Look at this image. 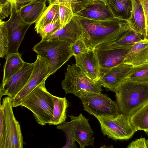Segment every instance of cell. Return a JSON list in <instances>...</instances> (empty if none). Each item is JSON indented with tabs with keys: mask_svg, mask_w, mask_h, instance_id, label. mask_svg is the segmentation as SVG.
Listing matches in <instances>:
<instances>
[{
	"mask_svg": "<svg viewBox=\"0 0 148 148\" xmlns=\"http://www.w3.org/2000/svg\"><path fill=\"white\" fill-rule=\"evenodd\" d=\"M82 28V38L87 47L94 49L98 45L122 34L131 28L128 22L116 18L95 20L77 16Z\"/></svg>",
	"mask_w": 148,
	"mask_h": 148,
	"instance_id": "1",
	"label": "cell"
},
{
	"mask_svg": "<svg viewBox=\"0 0 148 148\" xmlns=\"http://www.w3.org/2000/svg\"><path fill=\"white\" fill-rule=\"evenodd\" d=\"M119 114L130 116L148 103V82L126 78L114 89Z\"/></svg>",
	"mask_w": 148,
	"mask_h": 148,
	"instance_id": "2",
	"label": "cell"
},
{
	"mask_svg": "<svg viewBox=\"0 0 148 148\" xmlns=\"http://www.w3.org/2000/svg\"><path fill=\"white\" fill-rule=\"evenodd\" d=\"M44 82L36 87L22 101L20 106L25 107L33 113L38 124L48 123L53 116L54 95L46 89Z\"/></svg>",
	"mask_w": 148,
	"mask_h": 148,
	"instance_id": "3",
	"label": "cell"
},
{
	"mask_svg": "<svg viewBox=\"0 0 148 148\" xmlns=\"http://www.w3.org/2000/svg\"><path fill=\"white\" fill-rule=\"evenodd\" d=\"M33 50L37 55L47 59L51 64V75L54 74L73 56L70 45L58 40L42 39Z\"/></svg>",
	"mask_w": 148,
	"mask_h": 148,
	"instance_id": "4",
	"label": "cell"
},
{
	"mask_svg": "<svg viewBox=\"0 0 148 148\" xmlns=\"http://www.w3.org/2000/svg\"><path fill=\"white\" fill-rule=\"evenodd\" d=\"M62 88L66 94L72 93L80 98L83 94L103 91L99 82L89 77L76 64L68 65Z\"/></svg>",
	"mask_w": 148,
	"mask_h": 148,
	"instance_id": "5",
	"label": "cell"
},
{
	"mask_svg": "<svg viewBox=\"0 0 148 148\" xmlns=\"http://www.w3.org/2000/svg\"><path fill=\"white\" fill-rule=\"evenodd\" d=\"M84 110L96 118L102 116L114 117L119 114L116 102L100 92H90L80 97Z\"/></svg>",
	"mask_w": 148,
	"mask_h": 148,
	"instance_id": "6",
	"label": "cell"
},
{
	"mask_svg": "<svg viewBox=\"0 0 148 148\" xmlns=\"http://www.w3.org/2000/svg\"><path fill=\"white\" fill-rule=\"evenodd\" d=\"M104 135L114 140H127L137 130L131 123L130 118L119 114L114 117L100 116L97 118Z\"/></svg>",
	"mask_w": 148,
	"mask_h": 148,
	"instance_id": "7",
	"label": "cell"
},
{
	"mask_svg": "<svg viewBox=\"0 0 148 148\" xmlns=\"http://www.w3.org/2000/svg\"><path fill=\"white\" fill-rule=\"evenodd\" d=\"M32 74L27 84L12 99L13 107L20 106L24 98L36 87L45 82L51 75V64L45 58L37 55Z\"/></svg>",
	"mask_w": 148,
	"mask_h": 148,
	"instance_id": "8",
	"label": "cell"
},
{
	"mask_svg": "<svg viewBox=\"0 0 148 148\" xmlns=\"http://www.w3.org/2000/svg\"><path fill=\"white\" fill-rule=\"evenodd\" d=\"M0 106L3 109L5 126L4 148H23V138L20 125L13 113L12 99L8 96L3 98Z\"/></svg>",
	"mask_w": 148,
	"mask_h": 148,
	"instance_id": "9",
	"label": "cell"
},
{
	"mask_svg": "<svg viewBox=\"0 0 148 148\" xmlns=\"http://www.w3.org/2000/svg\"><path fill=\"white\" fill-rule=\"evenodd\" d=\"M11 3V9L10 17L8 21H5L9 37L7 54L18 52L24 36L31 25L25 22L20 17L16 1Z\"/></svg>",
	"mask_w": 148,
	"mask_h": 148,
	"instance_id": "10",
	"label": "cell"
},
{
	"mask_svg": "<svg viewBox=\"0 0 148 148\" xmlns=\"http://www.w3.org/2000/svg\"><path fill=\"white\" fill-rule=\"evenodd\" d=\"M34 63L25 62L21 69L1 85L0 99L3 95L13 99L27 83L32 74Z\"/></svg>",
	"mask_w": 148,
	"mask_h": 148,
	"instance_id": "11",
	"label": "cell"
},
{
	"mask_svg": "<svg viewBox=\"0 0 148 148\" xmlns=\"http://www.w3.org/2000/svg\"><path fill=\"white\" fill-rule=\"evenodd\" d=\"M133 45L104 49H95L101 74L114 67L124 63L125 58Z\"/></svg>",
	"mask_w": 148,
	"mask_h": 148,
	"instance_id": "12",
	"label": "cell"
},
{
	"mask_svg": "<svg viewBox=\"0 0 148 148\" xmlns=\"http://www.w3.org/2000/svg\"><path fill=\"white\" fill-rule=\"evenodd\" d=\"M75 132V140L80 148H84L89 145L93 146L95 138L94 132L90 126L89 120L82 114L77 116L70 115Z\"/></svg>",
	"mask_w": 148,
	"mask_h": 148,
	"instance_id": "13",
	"label": "cell"
},
{
	"mask_svg": "<svg viewBox=\"0 0 148 148\" xmlns=\"http://www.w3.org/2000/svg\"><path fill=\"white\" fill-rule=\"evenodd\" d=\"M45 0H16L19 14L25 23H35L47 8Z\"/></svg>",
	"mask_w": 148,
	"mask_h": 148,
	"instance_id": "14",
	"label": "cell"
},
{
	"mask_svg": "<svg viewBox=\"0 0 148 148\" xmlns=\"http://www.w3.org/2000/svg\"><path fill=\"white\" fill-rule=\"evenodd\" d=\"M133 67L125 63L114 67L102 73L99 82L101 86L114 92L116 88L127 78Z\"/></svg>",
	"mask_w": 148,
	"mask_h": 148,
	"instance_id": "15",
	"label": "cell"
},
{
	"mask_svg": "<svg viewBox=\"0 0 148 148\" xmlns=\"http://www.w3.org/2000/svg\"><path fill=\"white\" fill-rule=\"evenodd\" d=\"M76 64L89 77L99 82L101 76L98 60L94 49L75 56Z\"/></svg>",
	"mask_w": 148,
	"mask_h": 148,
	"instance_id": "16",
	"label": "cell"
},
{
	"mask_svg": "<svg viewBox=\"0 0 148 148\" xmlns=\"http://www.w3.org/2000/svg\"><path fill=\"white\" fill-rule=\"evenodd\" d=\"M83 30L77 17L74 16L65 27L42 39L58 40L66 41L70 46L82 38Z\"/></svg>",
	"mask_w": 148,
	"mask_h": 148,
	"instance_id": "17",
	"label": "cell"
},
{
	"mask_svg": "<svg viewBox=\"0 0 148 148\" xmlns=\"http://www.w3.org/2000/svg\"><path fill=\"white\" fill-rule=\"evenodd\" d=\"M75 16L95 20H105L114 18L107 4L99 0H94Z\"/></svg>",
	"mask_w": 148,
	"mask_h": 148,
	"instance_id": "18",
	"label": "cell"
},
{
	"mask_svg": "<svg viewBox=\"0 0 148 148\" xmlns=\"http://www.w3.org/2000/svg\"><path fill=\"white\" fill-rule=\"evenodd\" d=\"M124 63L133 66L148 63V39L135 43L127 54Z\"/></svg>",
	"mask_w": 148,
	"mask_h": 148,
	"instance_id": "19",
	"label": "cell"
},
{
	"mask_svg": "<svg viewBox=\"0 0 148 148\" xmlns=\"http://www.w3.org/2000/svg\"><path fill=\"white\" fill-rule=\"evenodd\" d=\"M133 11L128 21L130 27L147 38L146 19L142 5L139 0H133Z\"/></svg>",
	"mask_w": 148,
	"mask_h": 148,
	"instance_id": "20",
	"label": "cell"
},
{
	"mask_svg": "<svg viewBox=\"0 0 148 148\" xmlns=\"http://www.w3.org/2000/svg\"><path fill=\"white\" fill-rule=\"evenodd\" d=\"M106 3L115 18L130 20L133 11V0H108Z\"/></svg>",
	"mask_w": 148,
	"mask_h": 148,
	"instance_id": "21",
	"label": "cell"
},
{
	"mask_svg": "<svg viewBox=\"0 0 148 148\" xmlns=\"http://www.w3.org/2000/svg\"><path fill=\"white\" fill-rule=\"evenodd\" d=\"M5 59L2 84L19 71L25 63L22 58L21 54L18 52L7 54Z\"/></svg>",
	"mask_w": 148,
	"mask_h": 148,
	"instance_id": "22",
	"label": "cell"
},
{
	"mask_svg": "<svg viewBox=\"0 0 148 148\" xmlns=\"http://www.w3.org/2000/svg\"><path fill=\"white\" fill-rule=\"evenodd\" d=\"M58 21H59L58 5L54 4L49 5L35 22V31L37 33L46 25Z\"/></svg>",
	"mask_w": 148,
	"mask_h": 148,
	"instance_id": "23",
	"label": "cell"
},
{
	"mask_svg": "<svg viewBox=\"0 0 148 148\" xmlns=\"http://www.w3.org/2000/svg\"><path fill=\"white\" fill-rule=\"evenodd\" d=\"M54 108L52 119L48 123L50 125L61 124L66 120L68 103L65 97L53 96Z\"/></svg>",
	"mask_w": 148,
	"mask_h": 148,
	"instance_id": "24",
	"label": "cell"
},
{
	"mask_svg": "<svg viewBox=\"0 0 148 148\" xmlns=\"http://www.w3.org/2000/svg\"><path fill=\"white\" fill-rule=\"evenodd\" d=\"M132 124L137 130L148 133V103L136 112L130 117Z\"/></svg>",
	"mask_w": 148,
	"mask_h": 148,
	"instance_id": "25",
	"label": "cell"
},
{
	"mask_svg": "<svg viewBox=\"0 0 148 148\" xmlns=\"http://www.w3.org/2000/svg\"><path fill=\"white\" fill-rule=\"evenodd\" d=\"M58 4L59 6V21L61 29L69 23L75 16L70 2H63Z\"/></svg>",
	"mask_w": 148,
	"mask_h": 148,
	"instance_id": "26",
	"label": "cell"
},
{
	"mask_svg": "<svg viewBox=\"0 0 148 148\" xmlns=\"http://www.w3.org/2000/svg\"><path fill=\"white\" fill-rule=\"evenodd\" d=\"M127 78L136 81L148 82V63L133 66Z\"/></svg>",
	"mask_w": 148,
	"mask_h": 148,
	"instance_id": "27",
	"label": "cell"
},
{
	"mask_svg": "<svg viewBox=\"0 0 148 148\" xmlns=\"http://www.w3.org/2000/svg\"><path fill=\"white\" fill-rule=\"evenodd\" d=\"M57 128L62 130L66 137V144L62 148H77L75 143V132L71 121L59 125L57 127Z\"/></svg>",
	"mask_w": 148,
	"mask_h": 148,
	"instance_id": "28",
	"label": "cell"
},
{
	"mask_svg": "<svg viewBox=\"0 0 148 148\" xmlns=\"http://www.w3.org/2000/svg\"><path fill=\"white\" fill-rule=\"evenodd\" d=\"M0 21V57L3 58L8 53L9 37L5 21L1 20Z\"/></svg>",
	"mask_w": 148,
	"mask_h": 148,
	"instance_id": "29",
	"label": "cell"
},
{
	"mask_svg": "<svg viewBox=\"0 0 148 148\" xmlns=\"http://www.w3.org/2000/svg\"><path fill=\"white\" fill-rule=\"evenodd\" d=\"M94 0H47L49 5L58 4L69 2L71 3L72 10L75 15L86 8Z\"/></svg>",
	"mask_w": 148,
	"mask_h": 148,
	"instance_id": "30",
	"label": "cell"
},
{
	"mask_svg": "<svg viewBox=\"0 0 148 148\" xmlns=\"http://www.w3.org/2000/svg\"><path fill=\"white\" fill-rule=\"evenodd\" d=\"M60 29V21H58L46 25L41 28L37 33L40 34L42 39Z\"/></svg>",
	"mask_w": 148,
	"mask_h": 148,
	"instance_id": "31",
	"label": "cell"
},
{
	"mask_svg": "<svg viewBox=\"0 0 148 148\" xmlns=\"http://www.w3.org/2000/svg\"><path fill=\"white\" fill-rule=\"evenodd\" d=\"M70 46L72 53L74 56L86 52L89 49L82 38L78 39Z\"/></svg>",
	"mask_w": 148,
	"mask_h": 148,
	"instance_id": "32",
	"label": "cell"
},
{
	"mask_svg": "<svg viewBox=\"0 0 148 148\" xmlns=\"http://www.w3.org/2000/svg\"><path fill=\"white\" fill-rule=\"evenodd\" d=\"M0 148H4L6 138V129L3 109L0 106Z\"/></svg>",
	"mask_w": 148,
	"mask_h": 148,
	"instance_id": "33",
	"label": "cell"
},
{
	"mask_svg": "<svg viewBox=\"0 0 148 148\" xmlns=\"http://www.w3.org/2000/svg\"><path fill=\"white\" fill-rule=\"evenodd\" d=\"M11 2L5 0L0 1V18L3 20L8 17L11 13Z\"/></svg>",
	"mask_w": 148,
	"mask_h": 148,
	"instance_id": "34",
	"label": "cell"
},
{
	"mask_svg": "<svg viewBox=\"0 0 148 148\" xmlns=\"http://www.w3.org/2000/svg\"><path fill=\"white\" fill-rule=\"evenodd\" d=\"M127 148H148L146 140L145 138H141L132 142L127 147Z\"/></svg>",
	"mask_w": 148,
	"mask_h": 148,
	"instance_id": "35",
	"label": "cell"
},
{
	"mask_svg": "<svg viewBox=\"0 0 148 148\" xmlns=\"http://www.w3.org/2000/svg\"><path fill=\"white\" fill-rule=\"evenodd\" d=\"M139 1L142 5L145 16L147 28V38L148 39V0Z\"/></svg>",
	"mask_w": 148,
	"mask_h": 148,
	"instance_id": "36",
	"label": "cell"
},
{
	"mask_svg": "<svg viewBox=\"0 0 148 148\" xmlns=\"http://www.w3.org/2000/svg\"><path fill=\"white\" fill-rule=\"evenodd\" d=\"M5 0L8 1L10 2H15L16 1V0Z\"/></svg>",
	"mask_w": 148,
	"mask_h": 148,
	"instance_id": "37",
	"label": "cell"
},
{
	"mask_svg": "<svg viewBox=\"0 0 148 148\" xmlns=\"http://www.w3.org/2000/svg\"><path fill=\"white\" fill-rule=\"evenodd\" d=\"M100 0V1H102L104 2H105V3H106V1L108 0Z\"/></svg>",
	"mask_w": 148,
	"mask_h": 148,
	"instance_id": "38",
	"label": "cell"
},
{
	"mask_svg": "<svg viewBox=\"0 0 148 148\" xmlns=\"http://www.w3.org/2000/svg\"><path fill=\"white\" fill-rule=\"evenodd\" d=\"M146 143H147V147L148 148V138H147V139L146 140Z\"/></svg>",
	"mask_w": 148,
	"mask_h": 148,
	"instance_id": "39",
	"label": "cell"
},
{
	"mask_svg": "<svg viewBox=\"0 0 148 148\" xmlns=\"http://www.w3.org/2000/svg\"><path fill=\"white\" fill-rule=\"evenodd\" d=\"M45 0V1H47V0Z\"/></svg>",
	"mask_w": 148,
	"mask_h": 148,
	"instance_id": "40",
	"label": "cell"
}]
</instances>
